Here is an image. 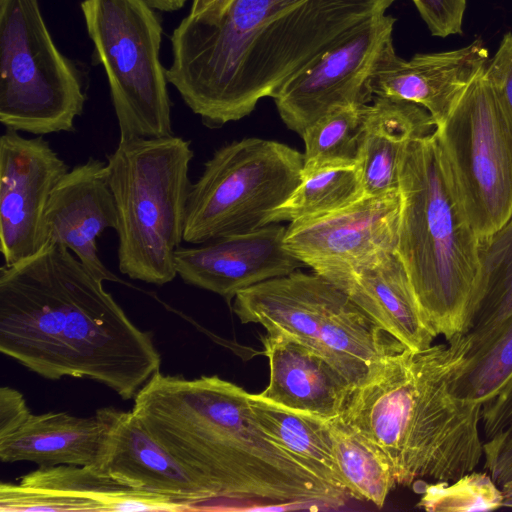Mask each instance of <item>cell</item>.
Instances as JSON below:
<instances>
[{"instance_id": "6da1fadb", "label": "cell", "mask_w": 512, "mask_h": 512, "mask_svg": "<svg viewBox=\"0 0 512 512\" xmlns=\"http://www.w3.org/2000/svg\"><path fill=\"white\" fill-rule=\"evenodd\" d=\"M396 0H233L171 35L168 82L204 126L248 116L264 97Z\"/></svg>"}, {"instance_id": "7a4b0ae2", "label": "cell", "mask_w": 512, "mask_h": 512, "mask_svg": "<svg viewBox=\"0 0 512 512\" xmlns=\"http://www.w3.org/2000/svg\"><path fill=\"white\" fill-rule=\"evenodd\" d=\"M65 246L47 241L0 270V352L37 375L96 381L134 399L161 366L139 329Z\"/></svg>"}, {"instance_id": "3957f363", "label": "cell", "mask_w": 512, "mask_h": 512, "mask_svg": "<svg viewBox=\"0 0 512 512\" xmlns=\"http://www.w3.org/2000/svg\"><path fill=\"white\" fill-rule=\"evenodd\" d=\"M147 433L228 510L338 509L351 496L300 465L253 416L249 393L216 375L156 372L134 397Z\"/></svg>"}, {"instance_id": "277c9868", "label": "cell", "mask_w": 512, "mask_h": 512, "mask_svg": "<svg viewBox=\"0 0 512 512\" xmlns=\"http://www.w3.org/2000/svg\"><path fill=\"white\" fill-rule=\"evenodd\" d=\"M469 350L466 335L422 350L405 348L350 394L340 416L385 452L398 485L453 481L484 457L482 404L453 387Z\"/></svg>"}, {"instance_id": "5b68a950", "label": "cell", "mask_w": 512, "mask_h": 512, "mask_svg": "<svg viewBox=\"0 0 512 512\" xmlns=\"http://www.w3.org/2000/svg\"><path fill=\"white\" fill-rule=\"evenodd\" d=\"M434 131L409 141L401 155L395 252L427 326L451 341L468 333L474 317L480 239L455 197Z\"/></svg>"}, {"instance_id": "8992f818", "label": "cell", "mask_w": 512, "mask_h": 512, "mask_svg": "<svg viewBox=\"0 0 512 512\" xmlns=\"http://www.w3.org/2000/svg\"><path fill=\"white\" fill-rule=\"evenodd\" d=\"M191 141L171 135L119 141L106 156L118 224V268L157 286L176 276L192 182Z\"/></svg>"}, {"instance_id": "52a82bcc", "label": "cell", "mask_w": 512, "mask_h": 512, "mask_svg": "<svg viewBox=\"0 0 512 512\" xmlns=\"http://www.w3.org/2000/svg\"><path fill=\"white\" fill-rule=\"evenodd\" d=\"M233 312L269 335L292 338L330 362L353 390L407 348L322 275L295 270L236 294Z\"/></svg>"}, {"instance_id": "ba28073f", "label": "cell", "mask_w": 512, "mask_h": 512, "mask_svg": "<svg viewBox=\"0 0 512 512\" xmlns=\"http://www.w3.org/2000/svg\"><path fill=\"white\" fill-rule=\"evenodd\" d=\"M92 61L107 75L119 141L173 135L162 23L147 0H82Z\"/></svg>"}, {"instance_id": "9c48e42d", "label": "cell", "mask_w": 512, "mask_h": 512, "mask_svg": "<svg viewBox=\"0 0 512 512\" xmlns=\"http://www.w3.org/2000/svg\"><path fill=\"white\" fill-rule=\"evenodd\" d=\"M77 65L54 43L38 0H0V122L36 136L74 132L86 102Z\"/></svg>"}, {"instance_id": "30bf717a", "label": "cell", "mask_w": 512, "mask_h": 512, "mask_svg": "<svg viewBox=\"0 0 512 512\" xmlns=\"http://www.w3.org/2000/svg\"><path fill=\"white\" fill-rule=\"evenodd\" d=\"M303 153L287 144L244 138L214 151L189 193L183 240L202 244L268 225L298 186Z\"/></svg>"}, {"instance_id": "8fae6325", "label": "cell", "mask_w": 512, "mask_h": 512, "mask_svg": "<svg viewBox=\"0 0 512 512\" xmlns=\"http://www.w3.org/2000/svg\"><path fill=\"white\" fill-rule=\"evenodd\" d=\"M484 69L434 131L455 197L480 240L512 215V117Z\"/></svg>"}, {"instance_id": "7c38bea8", "label": "cell", "mask_w": 512, "mask_h": 512, "mask_svg": "<svg viewBox=\"0 0 512 512\" xmlns=\"http://www.w3.org/2000/svg\"><path fill=\"white\" fill-rule=\"evenodd\" d=\"M396 19L376 16L287 79L272 95L284 124L301 134L334 108L367 105L369 78Z\"/></svg>"}, {"instance_id": "4fadbf2b", "label": "cell", "mask_w": 512, "mask_h": 512, "mask_svg": "<svg viewBox=\"0 0 512 512\" xmlns=\"http://www.w3.org/2000/svg\"><path fill=\"white\" fill-rule=\"evenodd\" d=\"M69 166L43 136L6 129L0 138V251L12 265L46 243L45 210Z\"/></svg>"}, {"instance_id": "5bb4252c", "label": "cell", "mask_w": 512, "mask_h": 512, "mask_svg": "<svg viewBox=\"0 0 512 512\" xmlns=\"http://www.w3.org/2000/svg\"><path fill=\"white\" fill-rule=\"evenodd\" d=\"M188 503L135 490L94 466H39L18 482L0 484L1 512L187 511Z\"/></svg>"}, {"instance_id": "9a60e30c", "label": "cell", "mask_w": 512, "mask_h": 512, "mask_svg": "<svg viewBox=\"0 0 512 512\" xmlns=\"http://www.w3.org/2000/svg\"><path fill=\"white\" fill-rule=\"evenodd\" d=\"M399 190L363 196L336 210L290 222L286 249L312 270L395 250Z\"/></svg>"}, {"instance_id": "2e32d148", "label": "cell", "mask_w": 512, "mask_h": 512, "mask_svg": "<svg viewBox=\"0 0 512 512\" xmlns=\"http://www.w3.org/2000/svg\"><path fill=\"white\" fill-rule=\"evenodd\" d=\"M285 233L284 226L274 223L193 247L180 246L175 254L177 275L230 302L246 288L305 266L286 249Z\"/></svg>"}, {"instance_id": "e0dca14e", "label": "cell", "mask_w": 512, "mask_h": 512, "mask_svg": "<svg viewBox=\"0 0 512 512\" xmlns=\"http://www.w3.org/2000/svg\"><path fill=\"white\" fill-rule=\"evenodd\" d=\"M489 61L481 40L445 52L399 57L393 41L380 51L369 78L374 97L401 99L426 109L440 125L467 85Z\"/></svg>"}, {"instance_id": "ac0fdd59", "label": "cell", "mask_w": 512, "mask_h": 512, "mask_svg": "<svg viewBox=\"0 0 512 512\" xmlns=\"http://www.w3.org/2000/svg\"><path fill=\"white\" fill-rule=\"evenodd\" d=\"M117 224L106 162L94 157L75 165L61 177L44 215L46 242L68 248L103 281L126 284L98 255L97 239L107 229L116 230Z\"/></svg>"}, {"instance_id": "d6986e66", "label": "cell", "mask_w": 512, "mask_h": 512, "mask_svg": "<svg viewBox=\"0 0 512 512\" xmlns=\"http://www.w3.org/2000/svg\"><path fill=\"white\" fill-rule=\"evenodd\" d=\"M314 272L330 280L383 330L411 350L436 338L427 326L407 273L395 250H381Z\"/></svg>"}, {"instance_id": "ffe728a7", "label": "cell", "mask_w": 512, "mask_h": 512, "mask_svg": "<svg viewBox=\"0 0 512 512\" xmlns=\"http://www.w3.org/2000/svg\"><path fill=\"white\" fill-rule=\"evenodd\" d=\"M105 425L98 461L102 474L135 490L188 503L191 510L210 503L209 494L142 427L132 411L96 410Z\"/></svg>"}, {"instance_id": "44dd1931", "label": "cell", "mask_w": 512, "mask_h": 512, "mask_svg": "<svg viewBox=\"0 0 512 512\" xmlns=\"http://www.w3.org/2000/svg\"><path fill=\"white\" fill-rule=\"evenodd\" d=\"M261 341L270 380L260 397L324 420L343 413L353 388L330 362L289 337L266 334Z\"/></svg>"}, {"instance_id": "7402d4cb", "label": "cell", "mask_w": 512, "mask_h": 512, "mask_svg": "<svg viewBox=\"0 0 512 512\" xmlns=\"http://www.w3.org/2000/svg\"><path fill=\"white\" fill-rule=\"evenodd\" d=\"M436 129L429 112L413 102L374 97L365 113L358 164L363 196L399 190L401 155L414 138Z\"/></svg>"}, {"instance_id": "603a6c76", "label": "cell", "mask_w": 512, "mask_h": 512, "mask_svg": "<svg viewBox=\"0 0 512 512\" xmlns=\"http://www.w3.org/2000/svg\"><path fill=\"white\" fill-rule=\"evenodd\" d=\"M104 434V422L96 412L90 417L31 413L18 430L0 438V460L30 461L39 466H94Z\"/></svg>"}, {"instance_id": "cb8c5ba5", "label": "cell", "mask_w": 512, "mask_h": 512, "mask_svg": "<svg viewBox=\"0 0 512 512\" xmlns=\"http://www.w3.org/2000/svg\"><path fill=\"white\" fill-rule=\"evenodd\" d=\"M249 401L257 423L280 448L320 480L350 495L336 461L328 420L279 406L258 394L249 393Z\"/></svg>"}, {"instance_id": "d4e9b609", "label": "cell", "mask_w": 512, "mask_h": 512, "mask_svg": "<svg viewBox=\"0 0 512 512\" xmlns=\"http://www.w3.org/2000/svg\"><path fill=\"white\" fill-rule=\"evenodd\" d=\"M328 428L336 461L351 497L382 508L397 484L385 452L341 416L328 420Z\"/></svg>"}, {"instance_id": "484cf974", "label": "cell", "mask_w": 512, "mask_h": 512, "mask_svg": "<svg viewBox=\"0 0 512 512\" xmlns=\"http://www.w3.org/2000/svg\"><path fill=\"white\" fill-rule=\"evenodd\" d=\"M480 264L475 313L465 334L470 346L512 315V215L480 240Z\"/></svg>"}, {"instance_id": "4316f807", "label": "cell", "mask_w": 512, "mask_h": 512, "mask_svg": "<svg viewBox=\"0 0 512 512\" xmlns=\"http://www.w3.org/2000/svg\"><path fill=\"white\" fill-rule=\"evenodd\" d=\"M363 197L358 163L333 164L302 174L291 195L268 218V225L321 215Z\"/></svg>"}, {"instance_id": "83f0119b", "label": "cell", "mask_w": 512, "mask_h": 512, "mask_svg": "<svg viewBox=\"0 0 512 512\" xmlns=\"http://www.w3.org/2000/svg\"><path fill=\"white\" fill-rule=\"evenodd\" d=\"M367 105L334 108L301 134L302 174L333 164L358 163Z\"/></svg>"}, {"instance_id": "f1b7e54d", "label": "cell", "mask_w": 512, "mask_h": 512, "mask_svg": "<svg viewBox=\"0 0 512 512\" xmlns=\"http://www.w3.org/2000/svg\"><path fill=\"white\" fill-rule=\"evenodd\" d=\"M511 375L512 315L482 340L470 346L453 387L460 397L483 405Z\"/></svg>"}, {"instance_id": "f546056e", "label": "cell", "mask_w": 512, "mask_h": 512, "mask_svg": "<svg viewBox=\"0 0 512 512\" xmlns=\"http://www.w3.org/2000/svg\"><path fill=\"white\" fill-rule=\"evenodd\" d=\"M417 507L431 512L492 511L503 508V492L486 471L453 481L425 484Z\"/></svg>"}, {"instance_id": "4dcf8cb0", "label": "cell", "mask_w": 512, "mask_h": 512, "mask_svg": "<svg viewBox=\"0 0 512 512\" xmlns=\"http://www.w3.org/2000/svg\"><path fill=\"white\" fill-rule=\"evenodd\" d=\"M434 36L447 37L462 32L466 0H412Z\"/></svg>"}, {"instance_id": "1f68e13d", "label": "cell", "mask_w": 512, "mask_h": 512, "mask_svg": "<svg viewBox=\"0 0 512 512\" xmlns=\"http://www.w3.org/2000/svg\"><path fill=\"white\" fill-rule=\"evenodd\" d=\"M484 75L512 117V33L503 37L494 57L489 59Z\"/></svg>"}, {"instance_id": "d6a6232c", "label": "cell", "mask_w": 512, "mask_h": 512, "mask_svg": "<svg viewBox=\"0 0 512 512\" xmlns=\"http://www.w3.org/2000/svg\"><path fill=\"white\" fill-rule=\"evenodd\" d=\"M484 471L501 488L512 481V427L484 441Z\"/></svg>"}, {"instance_id": "836d02e7", "label": "cell", "mask_w": 512, "mask_h": 512, "mask_svg": "<svg viewBox=\"0 0 512 512\" xmlns=\"http://www.w3.org/2000/svg\"><path fill=\"white\" fill-rule=\"evenodd\" d=\"M481 425L485 440L512 427V375L501 389L482 405Z\"/></svg>"}, {"instance_id": "e575fe53", "label": "cell", "mask_w": 512, "mask_h": 512, "mask_svg": "<svg viewBox=\"0 0 512 512\" xmlns=\"http://www.w3.org/2000/svg\"><path fill=\"white\" fill-rule=\"evenodd\" d=\"M31 411L22 393L18 390L2 386L0 389V438L18 430Z\"/></svg>"}, {"instance_id": "d590c367", "label": "cell", "mask_w": 512, "mask_h": 512, "mask_svg": "<svg viewBox=\"0 0 512 512\" xmlns=\"http://www.w3.org/2000/svg\"><path fill=\"white\" fill-rule=\"evenodd\" d=\"M233 0H193L188 15L205 20L213 21L222 16Z\"/></svg>"}, {"instance_id": "8d00e7d4", "label": "cell", "mask_w": 512, "mask_h": 512, "mask_svg": "<svg viewBox=\"0 0 512 512\" xmlns=\"http://www.w3.org/2000/svg\"><path fill=\"white\" fill-rule=\"evenodd\" d=\"M148 3L163 12H173L180 10L188 0H147Z\"/></svg>"}, {"instance_id": "74e56055", "label": "cell", "mask_w": 512, "mask_h": 512, "mask_svg": "<svg viewBox=\"0 0 512 512\" xmlns=\"http://www.w3.org/2000/svg\"><path fill=\"white\" fill-rule=\"evenodd\" d=\"M503 508L512 509V481L505 483L502 487Z\"/></svg>"}]
</instances>
